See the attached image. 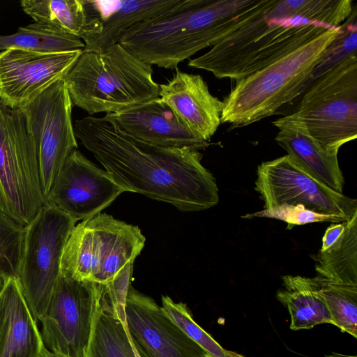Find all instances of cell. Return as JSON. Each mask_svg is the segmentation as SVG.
I'll use <instances>...</instances> for the list:
<instances>
[{"label":"cell","mask_w":357,"mask_h":357,"mask_svg":"<svg viewBox=\"0 0 357 357\" xmlns=\"http://www.w3.org/2000/svg\"><path fill=\"white\" fill-rule=\"evenodd\" d=\"M75 137L125 192L164 202L181 211L210 208L219 202L202 154L188 147H167L133 138L103 117L75 121Z\"/></svg>","instance_id":"1"},{"label":"cell","mask_w":357,"mask_h":357,"mask_svg":"<svg viewBox=\"0 0 357 357\" xmlns=\"http://www.w3.org/2000/svg\"><path fill=\"white\" fill-rule=\"evenodd\" d=\"M337 10L333 0H268L251 21L188 66L238 81L333 27L327 25Z\"/></svg>","instance_id":"2"},{"label":"cell","mask_w":357,"mask_h":357,"mask_svg":"<svg viewBox=\"0 0 357 357\" xmlns=\"http://www.w3.org/2000/svg\"><path fill=\"white\" fill-rule=\"evenodd\" d=\"M268 0H180L121 36L119 44L142 61L165 69L213 46L255 17Z\"/></svg>","instance_id":"3"},{"label":"cell","mask_w":357,"mask_h":357,"mask_svg":"<svg viewBox=\"0 0 357 357\" xmlns=\"http://www.w3.org/2000/svg\"><path fill=\"white\" fill-rule=\"evenodd\" d=\"M153 73L117 43L101 52L83 50L63 81L73 105L90 115L106 114L159 98Z\"/></svg>","instance_id":"4"},{"label":"cell","mask_w":357,"mask_h":357,"mask_svg":"<svg viewBox=\"0 0 357 357\" xmlns=\"http://www.w3.org/2000/svg\"><path fill=\"white\" fill-rule=\"evenodd\" d=\"M340 31L341 25L330 27L266 67L236 81L222 101L221 123L242 127L275 114L310 83L314 69Z\"/></svg>","instance_id":"5"},{"label":"cell","mask_w":357,"mask_h":357,"mask_svg":"<svg viewBox=\"0 0 357 357\" xmlns=\"http://www.w3.org/2000/svg\"><path fill=\"white\" fill-rule=\"evenodd\" d=\"M145 241L137 226L100 213L71 231L63 251L61 273L79 281L107 284L133 264Z\"/></svg>","instance_id":"6"},{"label":"cell","mask_w":357,"mask_h":357,"mask_svg":"<svg viewBox=\"0 0 357 357\" xmlns=\"http://www.w3.org/2000/svg\"><path fill=\"white\" fill-rule=\"evenodd\" d=\"M310 135L337 153L357 137V52L326 70L310 86L296 112Z\"/></svg>","instance_id":"7"},{"label":"cell","mask_w":357,"mask_h":357,"mask_svg":"<svg viewBox=\"0 0 357 357\" xmlns=\"http://www.w3.org/2000/svg\"><path fill=\"white\" fill-rule=\"evenodd\" d=\"M45 204L38 154L23 114L0 102V208L26 227Z\"/></svg>","instance_id":"8"},{"label":"cell","mask_w":357,"mask_h":357,"mask_svg":"<svg viewBox=\"0 0 357 357\" xmlns=\"http://www.w3.org/2000/svg\"><path fill=\"white\" fill-rule=\"evenodd\" d=\"M77 221L45 203L26 227L17 280L36 321H41L61 274L63 251Z\"/></svg>","instance_id":"9"},{"label":"cell","mask_w":357,"mask_h":357,"mask_svg":"<svg viewBox=\"0 0 357 357\" xmlns=\"http://www.w3.org/2000/svg\"><path fill=\"white\" fill-rule=\"evenodd\" d=\"M72 108L73 102L61 79L20 109L36 146L45 202L67 158L77 148Z\"/></svg>","instance_id":"10"},{"label":"cell","mask_w":357,"mask_h":357,"mask_svg":"<svg viewBox=\"0 0 357 357\" xmlns=\"http://www.w3.org/2000/svg\"><path fill=\"white\" fill-rule=\"evenodd\" d=\"M255 190L264 208L303 205L312 211L349 220L357 213V200L338 193L302 170L288 155L261 163Z\"/></svg>","instance_id":"11"},{"label":"cell","mask_w":357,"mask_h":357,"mask_svg":"<svg viewBox=\"0 0 357 357\" xmlns=\"http://www.w3.org/2000/svg\"><path fill=\"white\" fill-rule=\"evenodd\" d=\"M97 294L98 283L76 280L61 273L40 321L47 349L64 357H84Z\"/></svg>","instance_id":"12"},{"label":"cell","mask_w":357,"mask_h":357,"mask_svg":"<svg viewBox=\"0 0 357 357\" xmlns=\"http://www.w3.org/2000/svg\"><path fill=\"white\" fill-rule=\"evenodd\" d=\"M123 192L106 170L75 149L56 178L45 203L75 221H82L100 213Z\"/></svg>","instance_id":"13"},{"label":"cell","mask_w":357,"mask_h":357,"mask_svg":"<svg viewBox=\"0 0 357 357\" xmlns=\"http://www.w3.org/2000/svg\"><path fill=\"white\" fill-rule=\"evenodd\" d=\"M82 52L38 53L19 49L0 52V102L12 109H22L63 79Z\"/></svg>","instance_id":"14"},{"label":"cell","mask_w":357,"mask_h":357,"mask_svg":"<svg viewBox=\"0 0 357 357\" xmlns=\"http://www.w3.org/2000/svg\"><path fill=\"white\" fill-rule=\"evenodd\" d=\"M127 329L139 357H206L151 297L130 284L125 300Z\"/></svg>","instance_id":"15"},{"label":"cell","mask_w":357,"mask_h":357,"mask_svg":"<svg viewBox=\"0 0 357 357\" xmlns=\"http://www.w3.org/2000/svg\"><path fill=\"white\" fill-rule=\"evenodd\" d=\"M132 267L128 265L107 284L98 283L92 326L84 357H136L124 308Z\"/></svg>","instance_id":"16"},{"label":"cell","mask_w":357,"mask_h":357,"mask_svg":"<svg viewBox=\"0 0 357 357\" xmlns=\"http://www.w3.org/2000/svg\"><path fill=\"white\" fill-rule=\"evenodd\" d=\"M103 118L123 133L149 144L198 151L209 145L196 135L160 98L106 114Z\"/></svg>","instance_id":"17"},{"label":"cell","mask_w":357,"mask_h":357,"mask_svg":"<svg viewBox=\"0 0 357 357\" xmlns=\"http://www.w3.org/2000/svg\"><path fill=\"white\" fill-rule=\"evenodd\" d=\"M159 98L198 137L208 142L221 123L222 101L213 96L200 75L179 70L159 84Z\"/></svg>","instance_id":"18"},{"label":"cell","mask_w":357,"mask_h":357,"mask_svg":"<svg viewBox=\"0 0 357 357\" xmlns=\"http://www.w3.org/2000/svg\"><path fill=\"white\" fill-rule=\"evenodd\" d=\"M278 128L277 143L306 174L331 190L342 193L344 177L337 153L325 150L309 133L295 112L273 121Z\"/></svg>","instance_id":"19"},{"label":"cell","mask_w":357,"mask_h":357,"mask_svg":"<svg viewBox=\"0 0 357 357\" xmlns=\"http://www.w3.org/2000/svg\"><path fill=\"white\" fill-rule=\"evenodd\" d=\"M0 309V357H37L44 344L17 279L5 281Z\"/></svg>","instance_id":"20"},{"label":"cell","mask_w":357,"mask_h":357,"mask_svg":"<svg viewBox=\"0 0 357 357\" xmlns=\"http://www.w3.org/2000/svg\"><path fill=\"white\" fill-rule=\"evenodd\" d=\"M180 0L93 1L100 21V33L84 43V50L101 52L119 43L133 25L162 13Z\"/></svg>","instance_id":"21"},{"label":"cell","mask_w":357,"mask_h":357,"mask_svg":"<svg viewBox=\"0 0 357 357\" xmlns=\"http://www.w3.org/2000/svg\"><path fill=\"white\" fill-rule=\"evenodd\" d=\"M20 5L35 22L76 36L84 43L101 30L98 17L84 0H22Z\"/></svg>","instance_id":"22"},{"label":"cell","mask_w":357,"mask_h":357,"mask_svg":"<svg viewBox=\"0 0 357 357\" xmlns=\"http://www.w3.org/2000/svg\"><path fill=\"white\" fill-rule=\"evenodd\" d=\"M282 287L276 296L289 311L290 329H310L321 324L333 325L325 300L313 278L285 275L282 277Z\"/></svg>","instance_id":"23"},{"label":"cell","mask_w":357,"mask_h":357,"mask_svg":"<svg viewBox=\"0 0 357 357\" xmlns=\"http://www.w3.org/2000/svg\"><path fill=\"white\" fill-rule=\"evenodd\" d=\"M315 270L323 278L357 284V213L342 235L315 257Z\"/></svg>","instance_id":"24"},{"label":"cell","mask_w":357,"mask_h":357,"mask_svg":"<svg viewBox=\"0 0 357 357\" xmlns=\"http://www.w3.org/2000/svg\"><path fill=\"white\" fill-rule=\"evenodd\" d=\"M84 47L79 37L36 22L20 27L13 34L0 35V52L19 49L38 53H59L83 50Z\"/></svg>","instance_id":"25"},{"label":"cell","mask_w":357,"mask_h":357,"mask_svg":"<svg viewBox=\"0 0 357 357\" xmlns=\"http://www.w3.org/2000/svg\"><path fill=\"white\" fill-rule=\"evenodd\" d=\"M325 300L333 325L357 337V284L312 278Z\"/></svg>","instance_id":"26"},{"label":"cell","mask_w":357,"mask_h":357,"mask_svg":"<svg viewBox=\"0 0 357 357\" xmlns=\"http://www.w3.org/2000/svg\"><path fill=\"white\" fill-rule=\"evenodd\" d=\"M161 308L163 312L190 339L200 346L206 357H245L223 348L193 319L187 305L176 303L169 296H162Z\"/></svg>","instance_id":"27"},{"label":"cell","mask_w":357,"mask_h":357,"mask_svg":"<svg viewBox=\"0 0 357 357\" xmlns=\"http://www.w3.org/2000/svg\"><path fill=\"white\" fill-rule=\"evenodd\" d=\"M25 233V226L0 208V275L5 281L18 278Z\"/></svg>","instance_id":"28"},{"label":"cell","mask_w":357,"mask_h":357,"mask_svg":"<svg viewBox=\"0 0 357 357\" xmlns=\"http://www.w3.org/2000/svg\"><path fill=\"white\" fill-rule=\"evenodd\" d=\"M356 6L348 19L341 24V31L328 47L326 53L314 69L311 82L321 76L326 70L351 54L357 52Z\"/></svg>","instance_id":"29"},{"label":"cell","mask_w":357,"mask_h":357,"mask_svg":"<svg viewBox=\"0 0 357 357\" xmlns=\"http://www.w3.org/2000/svg\"><path fill=\"white\" fill-rule=\"evenodd\" d=\"M253 217H265L278 219L287 223V229H291L295 225H301L316 222H333L340 223L347 221L341 217L333 215L319 213L307 209L303 205H281L259 212L247 214L243 218Z\"/></svg>","instance_id":"30"},{"label":"cell","mask_w":357,"mask_h":357,"mask_svg":"<svg viewBox=\"0 0 357 357\" xmlns=\"http://www.w3.org/2000/svg\"><path fill=\"white\" fill-rule=\"evenodd\" d=\"M347 221L333 224L328 227L322 238L321 251L326 250L342 235L345 229Z\"/></svg>","instance_id":"31"},{"label":"cell","mask_w":357,"mask_h":357,"mask_svg":"<svg viewBox=\"0 0 357 357\" xmlns=\"http://www.w3.org/2000/svg\"><path fill=\"white\" fill-rule=\"evenodd\" d=\"M37 357H64L59 354H55L47 349L45 345L42 347Z\"/></svg>","instance_id":"32"},{"label":"cell","mask_w":357,"mask_h":357,"mask_svg":"<svg viewBox=\"0 0 357 357\" xmlns=\"http://www.w3.org/2000/svg\"><path fill=\"white\" fill-rule=\"evenodd\" d=\"M324 357H357L356 355H346L343 354H339L336 352H332L331 354L325 355Z\"/></svg>","instance_id":"33"},{"label":"cell","mask_w":357,"mask_h":357,"mask_svg":"<svg viewBox=\"0 0 357 357\" xmlns=\"http://www.w3.org/2000/svg\"><path fill=\"white\" fill-rule=\"evenodd\" d=\"M4 282H5V280H4L3 278L0 275V291L1 290V289L3 287Z\"/></svg>","instance_id":"34"},{"label":"cell","mask_w":357,"mask_h":357,"mask_svg":"<svg viewBox=\"0 0 357 357\" xmlns=\"http://www.w3.org/2000/svg\"><path fill=\"white\" fill-rule=\"evenodd\" d=\"M1 322H2V314H1V310L0 309V328H1Z\"/></svg>","instance_id":"35"},{"label":"cell","mask_w":357,"mask_h":357,"mask_svg":"<svg viewBox=\"0 0 357 357\" xmlns=\"http://www.w3.org/2000/svg\"><path fill=\"white\" fill-rule=\"evenodd\" d=\"M132 346H133V345H132ZM134 349H135V354H136V357H139V355H138V354L137 353V351H136V350H135V348H134Z\"/></svg>","instance_id":"36"},{"label":"cell","mask_w":357,"mask_h":357,"mask_svg":"<svg viewBox=\"0 0 357 357\" xmlns=\"http://www.w3.org/2000/svg\"><path fill=\"white\" fill-rule=\"evenodd\" d=\"M1 83H0V99H1Z\"/></svg>","instance_id":"37"}]
</instances>
